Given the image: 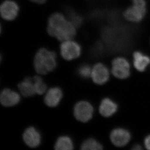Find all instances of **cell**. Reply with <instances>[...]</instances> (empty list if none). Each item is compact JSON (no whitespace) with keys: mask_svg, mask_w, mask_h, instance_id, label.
I'll return each instance as SVG.
<instances>
[{"mask_svg":"<svg viewBox=\"0 0 150 150\" xmlns=\"http://www.w3.org/2000/svg\"><path fill=\"white\" fill-rule=\"evenodd\" d=\"M20 94L9 88H5L1 92L0 101L3 106L11 107L17 105L20 102Z\"/></svg>","mask_w":150,"mask_h":150,"instance_id":"cell-10","label":"cell"},{"mask_svg":"<svg viewBox=\"0 0 150 150\" xmlns=\"http://www.w3.org/2000/svg\"><path fill=\"white\" fill-rule=\"evenodd\" d=\"M18 88L21 95L25 97L33 96L36 94L33 78L30 77H27L18 83Z\"/></svg>","mask_w":150,"mask_h":150,"instance_id":"cell-15","label":"cell"},{"mask_svg":"<svg viewBox=\"0 0 150 150\" xmlns=\"http://www.w3.org/2000/svg\"><path fill=\"white\" fill-rule=\"evenodd\" d=\"M82 48L77 41L73 39L61 42L60 45V52L64 59L71 61L80 56Z\"/></svg>","mask_w":150,"mask_h":150,"instance_id":"cell-5","label":"cell"},{"mask_svg":"<svg viewBox=\"0 0 150 150\" xmlns=\"http://www.w3.org/2000/svg\"><path fill=\"white\" fill-rule=\"evenodd\" d=\"M117 103L109 98H105L100 102L99 112L103 116L105 117L112 116L117 112Z\"/></svg>","mask_w":150,"mask_h":150,"instance_id":"cell-13","label":"cell"},{"mask_svg":"<svg viewBox=\"0 0 150 150\" xmlns=\"http://www.w3.org/2000/svg\"><path fill=\"white\" fill-rule=\"evenodd\" d=\"M132 149V150H142V146H140V145L137 144L134 145L133 146Z\"/></svg>","mask_w":150,"mask_h":150,"instance_id":"cell-22","label":"cell"},{"mask_svg":"<svg viewBox=\"0 0 150 150\" xmlns=\"http://www.w3.org/2000/svg\"><path fill=\"white\" fill-rule=\"evenodd\" d=\"M34 66L37 73L45 75L55 69L57 66V54L45 48L37 52L34 60Z\"/></svg>","mask_w":150,"mask_h":150,"instance_id":"cell-2","label":"cell"},{"mask_svg":"<svg viewBox=\"0 0 150 150\" xmlns=\"http://www.w3.org/2000/svg\"><path fill=\"white\" fill-rule=\"evenodd\" d=\"M32 3L37 4H43L47 2L48 0H29Z\"/></svg>","mask_w":150,"mask_h":150,"instance_id":"cell-21","label":"cell"},{"mask_svg":"<svg viewBox=\"0 0 150 150\" xmlns=\"http://www.w3.org/2000/svg\"><path fill=\"white\" fill-rule=\"evenodd\" d=\"M131 4L123 12V16L130 23H140L147 13V3L145 0H131Z\"/></svg>","mask_w":150,"mask_h":150,"instance_id":"cell-3","label":"cell"},{"mask_svg":"<svg viewBox=\"0 0 150 150\" xmlns=\"http://www.w3.org/2000/svg\"><path fill=\"white\" fill-rule=\"evenodd\" d=\"M33 79L36 93L40 95L44 94L47 90V85L42 79L39 76H35Z\"/></svg>","mask_w":150,"mask_h":150,"instance_id":"cell-18","label":"cell"},{"mask_svg":"<svg viewBox=\"0 0 150 150\" xmlns=\"http://www.w3.org/2000/svg\"><path fill=\"white\" fill-rule=\"evenodd\" d=\"M94 108L89 102L81 100L74 107V116L80 122H86L91 120L93 115Z\"/></svg>","mask_w":150,"mask_h":150,"instance_id":"cell-7","label":"cell"},{"mask_svg":"<svg viewBox=\"0 0 150 150\" xmlns=\"http://www.w3.org/2000/svg\"><path fill=\"white\" fill-rule=\"evenodd\" d=\"M110 139L111 142L115 146L122 147L129 143L131 139V134L126 129L117 128L111 132Z\"/></svg>","mask_w":150,"mask_h":150,"instance_id":"cell-9","label":"cell"},{"mask_svg":"<svg viewBox=\"0 0 150 150\" xmlns=\"http://www.w3.org/2000/svg\"><path fill=\"white\" fill-rule=\"evenodd\" d=\"M20 4L15 0H4L0 6V15L6 22L14 21L19 16Z\"/></svg>","mask_w":150,"mask_h":150,"instance_id":"cell-4","label":"cell"},{"mask_svg":"<svg viewBox=\"0 0 150 150\" xmlns=\"http://www.w3.org/2000/svg\"><path fill=\"white\" fill-rule=\"evenodd\" d=\"M145 147L147 150H150V134L147 136L144 140Z\"/></svg>","mask_w":150,"mask_h":150,"instance_id":"cell-20","label":"cell"},{"mask_svg":"<svg viewBox=\"0 0 150 150\" xmlns=\"http://www.w3.org/2000/svg\"><path fill=\"white\" fill-rule=\"evenodd\" d=\"M83 150H100L103 149V146L98 141L94 139H88L81 145Z\"/></svg>","mask_w":150,"mask_h":150,"instance_id":"cell-17","label":"cell"},{"mask_svg":"<svg viewBox=\"0 0 150 150\" xmlns=\"http://www.w3.org/2000/svg\"><path fill=\"white\" fill-rule=\"evenodd\" d=\"M92 69L88 65L83 64L80 66L78 69V74L82 78L84 79L91 77Z\"/></svg>","mask_w":150,"mask_h":150,"instance_id":"cell-19","label":"cell"},{"mask_svg":"<svg viewBox=\"0 0 150 150\" xmlns=\"http://www.w3.org/2000/svg\"><path fill=\"white\" fill-rule=\"evenodd\" d=\"M74 143L68 136H61L57 139L54 148L57 150H70L74 149Z\"/></svg>","mask_w":150,"mask_h":150,"instance_id":"cell-16","label":"cell"},{"mask_svg":"<svg viewBox=\"0 0 150 150\" xmlns=\"http://www.w3.org/2000/svg\"><path fill=\"white\" fill-rule=\"evenodd\" d=\"M23 139L27 146L35 148L41 142V136L38 131L33 127H30L24 131Z\"/></svg>","mask_w":150,"mask_h":150,"instance_id":"cell-11","label":"cell"},{"mask_svg":"<svg viewBox=\"0 0 150 150\" xmlns=\"http://www.w3.org/2000/svg\"><path fill=\"white\" fill-rule=\"evenodd\" d=\"M63 97V92L58 87L50 88L44 97V102L47 106L54 108L59 105Z\"/></svg>","mask_w":150,"mask_h":150,"instance_id":"cell-12","label":"cell"},{"mask_svg":"<svg viewBox=\"0 0 150 150\" xmlns=\"http://www.w3.org/2000/svg\"><path fill=\"white\" fill-rule=\"evenodd\" d=\"M111 72L113 75L120 79H125L130 75V65L124 57H118L112 62Z\"/></svg>","mask_w":150,"mask_h":150,"instance_id":"cell-6","label":"cell"},{"mask_svg":"<svg viewBox=\"0 0 150 150\" xmlns=\"http://www.w3.org/2000/svg\"><path fill=\"white\" fill-rule=\"evenodd\" d=\"M77 30L75 26L62 12H54L47 19V34L60 42L74 39L76 35Z\"/></svg>","mask_w":150,"mask_h":150,"instance_id":"cell-1","label":"cell"},{"mask_svg":"<svg viewBox=\"0 0 150 150\" xmlns=\"http://www.w3.org/2000/svg\"><path fill=\"white\" fill-rule=\"evenodd\" d=\"M134 66L137 71L143 72L150 64V57L142 52L136 51L133 54Z\"/></svg>","mask_w":150,"mask_h":150,"instance_id":"cell-14","label":"cell"},{"mask_svg":"<svg viewBox=\"0 0 150 150\" xmlns=\"http://www.w3.org/2000/svg\"><path fill=\"white\" fill-rule=\"evenodd\" d=\"M91 77L92 81L96 84H105L109 80V70L104 64L100 63H97L92 69Z\"/></svg>","mask_w":150,"mask_h":150,"instance_id":"cell-8","label":"cell"}]
</instances>
